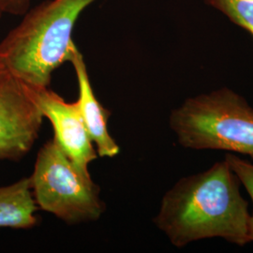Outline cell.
Returning a JSON list of instances; mask_svg holds the SVG:
<instances>
[{
    "instance_id": "obj_11",
    "label": "cell",
    "mask_w": 253,
    "mask_h": 253,
    "mask_svg": "<svg viewBox=\"0 0 253 253\" xmlns=\"http://www.w3.org/2000/svg\"><path fill=\"white\" fill-rule=\"evenodd\" d=\"M30 0H8L6 13L11 15H24L29 9Z\"/></svg>"
},
{
    "instance_id": "obj_5",
    "label": "cell",
    "mask_w": 253,
    "mask_h": 253,
    "mask_svg": "<svg viewBox=\"0 0 253 253\" xmlns=\"http://www.w3.org/2000/svg\"><path fill=\"white\" fill-rule=\"evenodd\" d=\"M43 119L27 85L0 62V161L18 162L29 153Z\"/></svg>"
},
{
    "instance_id": "obj_9",
    "label": "cell",
    "mask_w": 253,
    "mask_h": 253,
    "mask_svg": "<svg viewBox=\"0 0 253 253\" xmlns=\"http://www.w3.org/2000/svg\"><path fill=\"white\" fill-rule=\"evenodd\" d=\"M253 36V0H205Z\"/></svg>"
},
{
    "instance_id": "obj_12",
    "label": "cell",
    "mask_w": 253,
    "mask_h": 253,
    "mask_svg": "<svg viewBox=\"0 0 253 253\" xmlns=\"http://www.w3.org/2000/svg\"><path fill=\"white\" fill-rule=\"evenodd\" d=\"M8 0H0V19L4 14H6V7Z\"/></svg>"
},
{
    "instance_id": "obj_6",
    "label": "cell",
    "mask_w": 253,
    "mask_h": 253,
    "mask_svg": "<svg viewBox=\"0 0 253 253\" xmlns=\"http://www.w3.org/2000/svg\"><path fill=\"white\" fill-rule=\"evenodd\" d=\"M27 87L43 117L52 123L54 140L81 172L90 175L88 166L97 159L98 153L84 126L78 103L66 101L50 87Z\"/></svg>"
},
{
    "instance_id": "obj_10",
    "label": "cell",
    "mask_w": 253,
    "mask_h": 253,
    "mask_svg": "<svg viewBox=\"0 0 253 253\" xmlns=\"http://www.w3.org/2000/svg\"><path fill=\"white\" fill-rule=\"evenodd\" d=\"M224 160L235 172L239 182L244 185L253 203V163L244 161L232 153L226 154ZM250 238L251 242H253V214L251 215L250 220Z\"/></svg>"
},
{
    "instance_id": "obj_8",
    "label": "cell",
    "mask_w": 253,
    "mask_h": 253,
    "mask_svg": "<svg viewBox=\"0 0 253 253\" xmlns=\"http://www.w3.org/2000/svg\"><path fill=\"white\" fill-rule=\"evenodd\" d=\"M38 209L30 177L0 187V228H33L38 222Z\"/></svg>"
},
{
    "instance_id": "obj_1",
    "label": "cell",
    "mask_w": 253,
    "mask_h": 253,
    "mask_svg": "<svg viewBox=\"0 0 253 253\" xmlns=\"http://www.w3.org/2000/svg\"><path fill=\"white\" fill-rule=\"evenodd\" d=\"M239 183L225 160L185 176L164 194L154 222L176 248L213 237L243 247L251 214Z\"/></svg>"
},
{
    "instance_id": "obj_4",
    "label": "cell",
    "mask_w": 253,
    "mask_h": 253,
    "mask_svg": "<svg viewBox=\"0 0 253 253\" xmlns=\"http://www.w3.org/2000/svg\"><path fill=\"white\" fill-rule=\"evenodd\" d=\"M29 177L39 208L68 224L96 221L106 209L99 186L77 168L54 138L40 149Z\"/></svg>"
},
{
    "instance_id": "obj_3",
    "label": "cell",
    "mask_w": 253,
    "mask_h": 253,
    "mask_svg": "<svg viewBox=\"0 0 253 253\" xmlns=\"http://www.w3.org/2000/svg\"><path fill=\"white\" fill-rule=\"evenodd\" d=\"M169 124L182 146L244 154L253 159V108L228 88L185 100Z\"/></svg>"
},
{
    "instance_id": "obj_2",
    "label": "cell",
    "mask_w": 253,
    "mask_h": 253,
    "mask_svg": "<svg viewBox=\"0 0 253 253\" xmlns=\"http://www.w3.org/2000/svg\"><path fill=\"white\" fill-rule=\"evenodd\" d=\"M98 0H45L28 9L0 42V62L32 87H50L54 71L70 62L77 46L73 29Z\"/></svg>"
},
{
    "instance_id": "obj_7",
    "label": "cell",
    "mask_w": 253,
    "mask_h": 253,
    "mask_svg": "<svg viewBox=\"0 0 253 253\" xmlns=\"http://www.w3.org/2000/svg\"><path fill=\"white\" fill-rule=\"evenodd\" d=\"M73 65L78 83V99L76 102L92 143L97 147L100 157L114 158L120 151L117 142L109 133L110 111L104 108L97 99L91 85L86 64L78 47L70 61Z\"/></svg>"
}]
</instances>
